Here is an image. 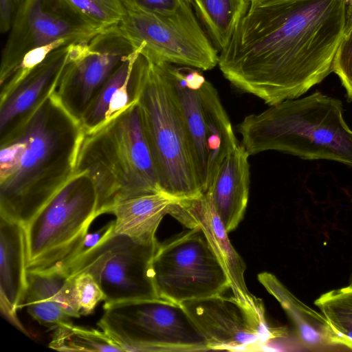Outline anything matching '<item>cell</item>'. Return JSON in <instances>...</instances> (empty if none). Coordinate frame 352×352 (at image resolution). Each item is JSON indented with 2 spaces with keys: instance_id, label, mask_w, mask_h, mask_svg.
I'll use <instances>...</instances> for the list:
<instances>
[{
  "instance_id": "1",
  "label": "cell",
  "mask_w": 352,
  "mask_h": 352,
  "mask_svg": "<svg viewBox=\"0 0 352 352\" xmlns=\"http://www.w3.org/2000/svg\"><path fill=\"white\" fill-rule=\"evenodd\" d=\"M346 30L343 0H250L218 65L237 89L272 106L332 72Z\"/></svg>"
},
{
  "instance_id": "2",
  "label": "cell",
  "mask_w": 352,
  "mask_h": 352,
  "mask_svg": "<svg viewBox=\"0 0 352 352\" xmlns=\"http://www.w3.org/2000/svg\"><path fill=\"white\" fill-rule=\"evenodd\" d=\"M84 133L54 91L0 138V217L30 223L74 174Z\"/></svg>"
},
{
  "instance_id": "3",
  "label": "cell",
  "mask_w": 352,
  "mask_h": 352,
  "mask_svg": "<svg viewBox=\"0 0 352 352\" xmlns=\"http://www.w3.org/2000/svg\"><path fill=\"white\" fill-rule=\"evenodd\" d=\"M342 102L316 91L289 99L238 124L242 146L250 155L277 151L304 160H328L352 167V129Z\"/></svg>"
},
{
  "instance_id": "4",
  "label": "cell",
  "mask_w": 352,
  "mask_h": 352,
  "mask_svg": "<svg viewBox=\"0 0 352 352\" xmlns=\"http://www.w3.org/2000/svg\"><path fill=\"white\" fill-rule=\"evenodd\" d=\"M75 172H85L93 181L98 217L122 200L162 192L137 101L99 129L84 133Z\"/></svg>"
},
{
  "instance_id": "5",
  "label": "cell",
  "mask_w": 352,
  "mask_h": 352,
  "mask_svg": "<svg viewBox=\"0 0 352 352\" xmlns=\"http://www.w3.org/2000/svg\"><path fill=\"white\" fill-rule=\"evenodd\" d=\"M135 64V100L161 190L176 199L199 196L204 192L194 166L169 63L153 60L140 52Z\"/></svg>"
},
{
  "instance_id": "6",
  "label": "cell",
  "mask_w": 352,
  "mask_h": 352,
  "mask_svg": "<svg viewBox=\"0 0 352 352\" xmlns=\"http://www.w3.org/2000/svg\"><path fill=\"white\" fill-rule=\"evenodd\" d=\"M95 185L85 172L71 179L24 228L28 272L63 271L80 254L97 214Z\"/></svg>"
},
{
  "instance_id": "7",
  "label": "cell",
  "mask_w": 352,
  "mask_h": 352,
  "mask_svg": "<svg viewBox=\"0 0 352 352\" xmlns=\"http://www.w3.org/2000/svg\"><path fill=\"white\" fill-rule=\"evenodd\" d=\"M103 308L98 326L125 352L210 350L180 304L157 298L104 303Z\"/></svg>"
},
{
  "instance_id": "8",
  "label": "cell",
  "mask_w": 352,
  "mask_h": 352,
  "mask_svg": "<svg viewBox=\"0 0 352 352\" xmlns=\"http://www.w3.org/2000/svg\"><path fill=\"white\" fill-rule=\"evenodd\" d=\"M158 244L157 239L138 241L113 230L80 253L63 272L71 278L90 274L101 288L105 303L161 298L153 271Z\"/></svg>"
},
{
  "instance_id": "9",
  "label": "cell",
  "mask_w": 352,
  "mask_h": 352,
  "mask_svg": "<svg viewBox=\"0 0 352 352\" xmlns=\"http://www.w3.org/2000/svg\"><path fill=\"white\" fill-rule=\"evenodd\" d=\"M153 271L160 298L177 304L222 294L230 288L225 270L197 228L159 243Z\"/></svg>"
},
{
  "instance_id": "10",
  "label": "cell",
  "mask_w": 352,
  "mask_h": 352,
  "mask_svg": "<svg viewBox=\"0 0 352 352\" xmlns=\"http://www.w3.org/2000/svg\"><path fill=\"white\" fill-rule=\"evenodd\" d=\"M192 7L171 15L126 10L118 24L140 52L153 60L203 71L218 65V50Z\"/></svg>"
},
{
  "instance_id": "11",
  "label": "cell",
  "mask_w": 352,
  "mask_h": 352,
  "mask_svg": "<svg viewBox=\"0 0 352 352\" xmlns=\"http://www.w3.org/2000/svg\"><path fill=\"white\" fill-rule=\"evenodd\" d=\"M208 341L210 350L261 351L287 335L285 329L271 326L263 306L222 294L180 304Z\"/></svg>"
},
{
  "instance_id": "12",
  "label": "cell",
  "mask_w": 352,
  "mask_h": 352,
  "mask_svg": "<svg viewBox=\"0 0 352 352\" xmlns=\"http://www.w3.org/2000/svg\"><path fill=\"white\" fill-rule=\"evenodd\" d=\"M102 30L64 0H22L2 50L0 85L31 50L60 40L72 45L85 43Z\"/></svg>"
},
{
  "instance_id": "13",
  "label": "cell",
  "mask_w": 352,
  "mask_h": 352,
  "mask_svg": "<svg viewBox=\"0 0 352 352\" xmlns=\"http://www.w3.org/2000/svg\"><path fill=\"white\" fill-rule=\"evenodd\" d=\"M136 50L118 25L104 28L87 42L75 44L72 58L55 91L64 107L80 120L113 71Z\"/></svg>"
},
{
  "instance_id": "14",
  "label": "cell",
  "mask_w": 352,
  "mask_h": 352,
  "mask_svg": "<svg viewBox=\"0 0 352 352\" xmlns=\"http://www.w3.org/2000/svg\"><path fill=\"white\" fill-rule=\"evenodd\" d=\"M168 214L188 229L197 228L201 230L228 276L234 296L253 306H263L261 300L249 292L244 277L245 264L231 244L228 232L206 192L176 200L171 204Z\"/></svg>"
},
{
  "instance_id": "15",
  "label": "cell",
  "mask_w": 352,
  "mask_h": 352,
  "mask_svg": "<svg viewBox=\"0 0 352 352\" xmlns=\"http://www.w3.org/2000/svg\"><path fill=\"white\" fill-rule=\"evenodd\" d=\"M74 45L52 52L0 100V138L23 124L56 90Z\"/></svg>"
},
{
  "instance_id": "16",
  "label": "cell",
  "mask_w": 352,
  "mask_h": 352,
  "mask_svg": "<svg viewBox=\"0 0 352 352\" xmlns=\"http://www.w3.org/2000/svg\"><path fill=\"white\" fill-rule=\"evenodd\" d=\"M28 288L25 230L19 223L0 217V307L2 314L26 333L16 312Z\"/></svg>"
},
{
  "instance_id": "17",
  "label": "cell",
  "mask_w": 352,
  "mask_h": 352,
  "mask_svg": "<svg viewBox=\"0 0 352 352\" xmlns=\"http://www.w3.org/2000/svg\"><path fill=\"white\" fill-rule=\"evenodd\" d=\"M23 307L39 323L53 327L81 316L74 279L62 271L28 272Z\"/></svg>"
},
{
  "instance_id": "18",
  "label": "cell",
  "mask_w": 352,
  "mask_h": 352,
  "mask_svg": "<svg viewBox=\"0 0 352 352\" xmlns=\"http://www.w3.org/2000/svg\"><path fill=\"white\" fill-rule=\"evenodd\" d=\"M250 154L238 145L222 162L206 192L228 232L243 218L250 189Z\"/></svg>"
},
{
  "instance_id": "19",
  "label": "cell",
  "mask_w": 352,
  "mask_h": 352,
  "mask_svg": "<svg viewBox=\"0 0 352 352\" xmlns=\"http://www.w3.org/2000/svg\"><path fill=\"white\" fill-rule=\"evenodd\" d=\"M190 146L192 157L203 192L207 190L208 153L206 118L199 87L205 78L195 68L168 65Z\"/></svg>"
},
{
  "instance_id": "20",
  "label": "cell",
  "mask_w": 352,
  "mask_h": 352,
  "mask_svg": "<svg viewBox=\"0 0 352 352\" xmlns=\"http://www.w3.org/2000/svg\"><path fill=\"white\" fill-rule=\"evenodd\" d=\"M137 49L113 71L94 96L80 121L85 133L92 132L136 102Z\"/></svg>"
},
{
  "instance_id": "21",
  "label": "cell",
  "mask_w": 352,
  "mask_h": 352,
  "mask_svg": "<svg viewBox=\"0 0 352 352\" xmlns=\"http://www.w3.org/2000/svg\"><path fill=\"white\" fill-rule=\"evenodd\" d=\"M258 280L274 296L292 320L298 343L307 350L320 351L338 346L331 327L322 314L298 299L272 274H258Z\"/></svg>"
},
{
  "instance_id": "22",
  "label": "cell",
  "mask_w": 352,
  "mask_h": 352,
  "mask_svg": "<svg viewBox=\"0 0 352 352\" xmlns=\"http://www.w3.org/2000/svg\"><path fill=\"white\" fill-rule=\"evenodd\" d=\"M176 200L159 192L116 203L109 211L116 217L115 232L141 241L156 239L155 233L161 221Z\"/></svg>"
},
{
  "instance_id": "23",
  "label": "cell",
  "mask_w": 352,
  "mask_h": 352,
  "mask_svg": "<svg viewBox=\"0 0 352 352\" xmlns=\"http://www.w3.org/2000/svg\"><path fill=\"white\" fill-rule=\"evenodd\" d=\"M199 94L206 122L207 191L222 162L239 143L217 89L206 78L199 87Z\"/></svg>"
},
{
  "instance_id": "24",
  "label": "cell",
  "mask_w": 352,
  "mask_h": 352,
  "mask_svg": "<svg viewBox=\"0 0 352 352\" xmlns=\"http://www.w3.org/2000/svg\"><path fill=\"white\" fill-rule=\"evenodd\" d=\"M212 43L221 52L246 13L250 0H189Z\"/></svg>"
},
{
  "instance_id": "25",
  "label": "cell",
  "mask_w": 352,
  "mask_h": 352,
  "mask_svg": "<svg viewBox=\"0 0 352 352\" xmlns=\"http://www.w3.org/2000/svg\"><path fill=\"white\" fill-rule=\"evenodd\" d=\"M314 304L328 322L336 344L352 351V285L324 293Z\"/></svg>"
},
{
  "instance_id": "26",
  "label": "cell",
  "mask_w": 352,
  "mask_h": 352,
  "mask_svg": "<svg viewBox=\"0 0 352 352\" xmlns=\"http://www.w3.org/2000/svg\"><path fill=\"white\" fill-rule=\"evenodd\" d=\"M49 347L61 351H124L104 331L73 324L54 327Z\"/></svg>"
},
{
  "instance_id": "27",
  "label": "cell",
  "mask_w": 352,
  "mask_h": 352,
  "mask_svg": "<svg viewBox=\"0 0 352 352\" xmlns=\"http://www.w3.org/2000/svg\"><path fill=\"white\" fill-rule=\"evenodd\" d=\"M64 1L84 19L102 29L118 25L126 12L121 0Z\"/></svg>"
},
{
  "instance_id": "28",
  "label": "cell",
  "mask_w": 352,
  "mask_h": 352,
  "mask_svg": "<svg viewBox=\"0 0 352 352\" xmlns=\"http://www.w3.org/2000/svg\"><path fill=\"white\" fill-rule=\"evenodd\" d=\"M332 71L340 78L347 97L352 100V25L346 30L336 50Z\"/></svg>"
},
{
  "instance_id": "29",
  "label": "cell",
  "mask_w": 352,
  "mask_h": 352,
  "mask_svg": "<svg viewBox=\"0 0 352 352\" xmlns=\"http://www.w3.org/2000/svg\"><path fill=\"white\" fill-rule=\"evenodd\" d=\"M77 301L80 315L91 314L96 305L104 300V294L96 280L87 273L74 278Z\"/></svg>"
},
{
  "instance_id": "30",
  "label": "cell",
  "mask_w": 352,
  "mask_h": 352,
  "mask_svg": "<svg viewBox=\"0 0 352 352\" xmlns=\"http://www.w3.org/2000/svg\"><path fill=\"white\" fill-rule=\"evenodd\" d=\"M126 10L171 15L192 7L189 0H121Z\"/></svg>"
},
{
  "instance_id": "31",
  "label": "cell",
  "mask_w": 352,
  "mask_h": 352,
  "mask_svg": "<svg viewBox=\"0 0 352 352\" xmlns=\"http://www.w3.org/2000/svg\"><path fill=\"white\" fill-rule=\"evenodd\" d=\"M22 0H0V32H8Z\"/></svg>"
},
{
  "instance_id": "32",
  "label": "cell",
  "mask_w": 352,
  "mask_h": 352,
  "mask_svg": "<svg viewBox=\"0 0 352 352\" xmlns=\"http://www.w3.org/2000/svg\"><path fill=\"white\" fill-rule=\"evenodd\" d=\"M346 7V29L352 25V0H343Z\"/></svg>"
},
{
  "instance_id": "33",
  "label": "cell",
  "mask_w": 352,
  "mask_h": 352,
  "mask_svg": "<svg viewBox=\"0 0 352 352\" xmlns=\"http://www.w3.org/2000/svg\"><path fill=\"white\" fill-rule=\"evenodd\" d=\"M349 284L352 285V273H351V275L350 278H349Z\"/></svg>"
}]
</instances>
